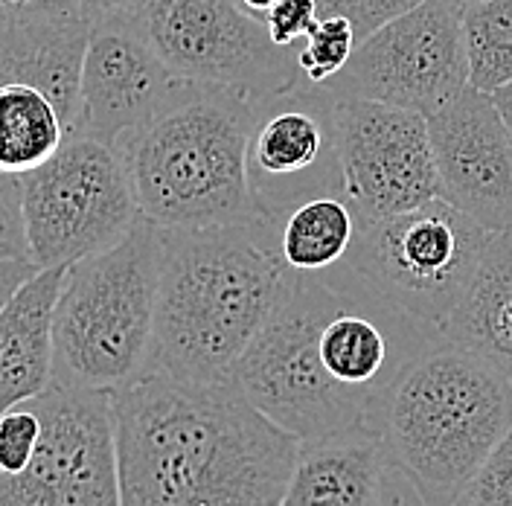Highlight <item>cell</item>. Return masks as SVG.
I'll use <instances>...</instances> for the list:
<instances>
[{
  "label": "cell",
  "instance_id": "cell-15",
  "mask_svg": "<svg viewBox=\"0 0 512 506\" xmlns=\"http://www.w3.org/2000/svg\"><path fill=\"white\" fill-rule=\"evenodd\" d=\"M184 88L187 79L160 59L137 18L94 24L82 76V114L70 134H91L117 146L128 131L158 117Z\"/></svg>",
  "mask_w": 512,
  "mask_h": 506
},
{
  "label": "cell",
  "instance_id": "cell-2",
  "mask_svg": "<svg viewBox=\"0 0 512 506\" xmlns=\"http://www.w3.org/2000/svg\"><path fill=\"white\" fill-rule=\"evenodd\" d=\"M123 506H283L300 440L236 381L149 373L114 393Z\"/></svg>",
  "mask_w": 512,
  "mask_h": 506
},
{
  "label": "cell",
  "instance_id": "cell-30",
  "mask_svg": "<svg viewBox=\"0 0 512 506\" xmlns=\"http://www.w3.org/2000/svg\"><path fill=\"white\" fill-rule=\"evenodd\" d=\"M79 3H82L85 18L94 27V24L117 21V18H137L149 0H79Z\"/></svg>",
  "mask_w": 512,
  "mask_h": 506
},
{
  "label": "cell",
  "instance_id": "cell-13",
  "mask_svg": "<svg viewBox=\"0 0 512 506\" xmlns=\"http://www.w3.org/2000/svg\"><path fill=\"white\" fill-rule=\"evenodd\" d=\"M248 175L256 216L268 222L309 198L344 192L329 88L300 82L256 105Z\"/></svg>",
  "mask_w": 512,
  "mask_h": 506
},
{
  "label": "cell",
  "instance_id": "cell-10",
  "mask_svg": "<svg viewBox=\"0 0 512 506\" xmlns=\"http://www.w3.org/2000/svg\"><path fill=\"white\" fill-rule=\"evenodd\" d=\"M469 85L463 6L422 0L358 41L350 64L323 88L338 99H376L431 117Z\"/></svg>",
  "mask_w": 512,
  "mask_h": 506
},
{
  "label": "cell",
  "instance_id": "cell-8",
  "mask_svg": "<svg viewBox=\"0 0 512 506\" xmlns=\"http://www.w3.org/2000/svg\"><path fill=\"white\" fill-rule=\"evenodd\" d=\"M21 192L41 268L108 251L143 219L120 152L91 134H67L56 158L21 175Z\"/></svg>",
  "mask_w": 512,
  "mask_h": 506
},
{
  "label": "cell",
  "instance_id": "cell-25",
  "mask_svg": "<svg viewBox=\"0 0 512 506\" xmlns=\"http://www.w3.org/2000/svg\"><path fill=\"white\" fill-rule=\"evenodd\" d=\"M41 443V416L30 402H21L0 419V472L18 475L24 472L35 457Z\"/></svg>",
  "mask_w": 512,
  "mask_h": 506
},
{
  "label": "cell",
  "instance_id": "cell-11",
  "mask_svg": "<svg viewBox=\"0 0 512 506\" xmlns=\"http://www.w3.org/2000/svg\"><path fill=\"white\" fill-rule=\"evenodd\" d=\"M30 405L41 443L24 472L0 477V506H123L114 393L50 384Z\"/></svg>",
  "mask_w": 512,
  "mask_h": 506
},
{
  "label": "cell",
  "instance_id": "cell-27",
  "mask_svg": "<svg viewBox=\"0 0 512 506\" xmlns=\"http://www.w3.org/2000/svg\"><path fill=\"white\" fill-rule=\"evenodd\" d=\"M422 0H318L320 15H344L355 24L358 41L384 27L387 21L399 18L402 12L419 6Z\"/></svg>",
  "mask_w": 512,
  "mask_h": 506
},
{
  "label": "cell",
  "instance_id": "cell-16",
  "mask_svg": "<svg viewBox=\"0 0 512 506\" xmlns=\"http://www.w3.org/2000/svg\"><path fill=\"white\" fill-rule=\"evenodd\" d=\"M396 469L379 434H341L300 445L283 506H402Z\"/></svg>",
  "mask_w": 512,
  "mask_h": 506
},
{
  "label": "cell",
  "instance_id": "cell-22",
  "mask_svg": "<svg viewBox=\"0 0 512 506\" xmlns=\"http://www.w3.org/2000/svg\"><path fill=\"white\" fill-rule=\"evenodd\" d=\"M463 35L472 88L495 94L512 85V0L466 3Z\"/></svg>",
  "mask_w": 512,
  "mask_h": 506
},
{
  "label": "cell",
  "instance_id": "cell-26",
  "mask_svg": "<svg viewBox=\"0 0 512 506\" xmlns=\"http://www.w3.org/2000/svg\"><path fill=\"white\" fill-rule=\"evenodd\" d=\"M457 506H512V425L472 477Z\"/></svg>",
  "mask_w": 512,
  "mask_h": 506
},
{
  "label": "cell",
  "instance_id": "cell-3",
  "mask_svg": "<svg viewBox=\"0 0 512 506\" xmlns=\"http://www.w3.org/2000/svg\"><path fill=\"white\" fill-rule=\"evenodd\" d=\"M288 274L268 219L160 227L155 370L198 384L233 379L274 315Z\"/></svg>",
  "mask_w": 512,
  "mask_h": 506
},
{
  "label": "cell",
  "instance_id": "cell-7",
  "mask_svg": "<svg viewBox=\"0 0 512 506\" xmlns=\"http://www.w3.org/2000/svg\"><path fill=\"white\" fill-rule=\"evenodd\" d=\"M489 236L492 230L437 198L396 216L361 219L344 265L443 332L472 285Z\"/></svg>",
  "mask_w": 512,
  "mask_h": 506
},
{
  "label": "cell",
  "instance_id": "cell-29",
  "mask_svg": "<svg viewBox=\"0 0 512 506\" xmlns=\"http://www.w3.org/2000/svg\"><path fill=\"white\" fill-rule=\"evenodd\" d=\"M79 0H0V21L3 24H24V21H62L79 18Z\"/></svg>",
  "mask_w": 512,
  "mask_h": 506
},
{
  "label": "cell",
  "instance_id": "cell-14",
  "mask_svg": "<svg viewBox=\"0 0 512 506\" xmlns=\"http://www.w3.org/2000/svg\"><path fill=\"white\" fill-rule=\"evenodd\" d=\"M448 204L486 230H512V134L492 94L466 88L428 117Z\"/></svg>",
  "mask_w": 512,
  "mask_h": 506
},
{
  "label": "cell",
  "instance_id": "cell-24",
  "mask_svg": "<svg viewBox=\"0 0 512 506\" xmlns=\"http://www.w3.org/2000/svg\"><path fill=\"white\" fill-rule=\"evenodd\" d=\"M358 47L355 24L344 15H320V21L297 47V64L306 82L326 85L332 82L347 64Z\"/></svg>",
  "mask_w": 512,
  "mask_h": 506
},
{
  "label": "cell",
  "instance_id": "cell-32",
  "mask_svg": "<svg viewBox=\"0 0 512 506\" xmlns=\"http://www.w3.org/2000/svg\"><path fill=\"white\" fill-rule=\"evenodd\" d=\"M454 3H460V6H466V3H475V0H454Z\"/></svg>",
  "mask_w": 512,
  "mask_h": 506
},
{
  "label": "cell",
  "instance_id": "cell-1",
  "mask_svg": "<svg viewBox=\"0 0 512 506\" xmlns=\"http://www.w3.org/2000/svg\"><path fill=\"white\" fill-rule=\"evenodd\" d=\"M440 338L347 265L291 271L233 381L300 443L376 434L390 393Z\"/></svg>",
  "mask_w": 512,
  "mask_h": 506
},
{
  "label": "cell",
  "instance_id": "cell-5",
  "mask_svg": "<svg viewBox=\"0 0 512 506\" xmlns=\"http://www.w3.org/2000/svg\"><path fill=\"white\" fill-rule=\"evenodd\" d=\"M510 425V376L440 338L396 384L376 434L419 506H457Z\"/></svg>",
  "mask_w": 512,
  "mask_h": 506
},
{
  "label": "cell",
  "instance_id": "cell-28",
  "mask_svg": "<svg viewBox=\"0 0 512 506\" xmlns=\"http://www.w3.org/2000/svg\"><path fill=\"white\" fill-rule=\"evenodd\" d=\"M320 21V6L318 0H277L274 9L268 12L265 24L271 38L288 47V50H297L306 35L312 32V27Z\"/></svg>",
  "mask_w": 512,
  "mask_h": 506
},
{
  "label": "cell",
  "instance_id": "cell-31",
  "mask_svg": "<svg viewBox=\"0 0 512 506\" xmlns=\"http://www.w3.org/2000/svg\"><path fill=\"white\" fill-rule=\"evenodd\" d=\"M492 99H495V105H498V111H501V117H504V123H507V128H510L512 134V85L495 91Z\"/></svg>",
  "mask_w": 512,
  "mask_h": 506
},
{
  "label": "cell",
  "instance_id": "cell-12",
  "mask_svg": "<svg viewBox=\"0 0 512 506\" xmlns=\"http://www.w3.org/2000/svg\"><path fill=\"white\" fill-rule=\"evenodd\" d=\"M335 137L344 195L361 219L396 216L443 198L425 114L376 99L335 96Z\"/></svg>",
  "mask_w": 512,
  "mask_h": 506
},
{
  "label": "cell",
  "instance_id": "cell-20",
  "mask_svg": "<svg viewBox=\"0 0 512 506\" xmlns=\"http://www.w3.org/2000/svg\"><path fill=\"white\" fill-rule=\"evenodd\" d=\"M277 227L283 262L294 274H326L347 262L361 230V216L344 192L318 195L291 207Z\"/></svg>",
  "mask_w": 512,
  "mask_h": 506
},
{
  "label": "cell",
  "instance_id": "cell-9",
  "mask_svg": "<svg viewBox=\"0 0 512 506\" xmlns=\"http://www.w3.org/2000/svg\"><path fill=\"white\" fill-rule=\"evenodd\" d=\"M137 27L181 79L227 88L254 105L306 82L297 50L280 47L239 0H149Z\"/></svg>",
  "mask_w": 512,
  "mask_h": 506
},
{
  "label": "cell",
  "instance_id": "cell-6",
  "mask_svg": "<svg viewBox=\"0 0 512 506\" xmlns=\"http://www.w3.org/2000/svg\"><path fill=\"white\" fill-rule=\"evenodd\" d=\"M158 285L160 227L149 219L73 262L56 309L53 384L120 393L155 373Z\"/></svg>",
  "mask_w": 512,
  "mask_h": 506
},
{
  "label": "cell",
  "instance_id": "cell-17",
  "mask_svg": "<svg viewBox=\"0 0 512 506\" xmlns=\"http://www.w3.org/2000/svg\"><path fill=\"white\" fill-rule=\"evenodd\" d=\"M91 44L85 15L62 21H0V76L3 85H30L62 114L67 134L82 114V76Z\"/></svg>",
  "mask_w": 512,
  "mask_h": 506
},
{
  "label": "cell",
  "instance_id": "cell-4",
  "mask_svg": "<svg viewBox=\"0 0 512 506\" xmlns=\"http://www.w3.org/2000/svg\"><path fill=\"white\" fill-rule=\"evenodd\" d=\"M256 105L227 88L187 82L158 117L114 146L143 219L166 230L256 219L248 146Z\"/></svg>",
  "mask_w": 512,
  "mask_h": 506
},
{
  "label": "cell",
  "instance_id": "cell-21",
  "mask_svg": "<svg viewBox=\"0 0 512 506\" xmlns=\"http://www.w3.org/2000/svg\"><path fill=\"white\" fill-rule=\"evenodd\" d=\"M0 169L27 175L59 155L67 140L59 108L30 85L0 88Z\"/></svg>",
  "mask_w": 512,
  "mask_h": 506
},
{
  "label": "cell",
  "instance_id": "cell-19",
  "mask_svg": "<svg viewBox=\"0 0 512 506\" xmlns=\"http://www.w3.org/2000/svg\"><path fill=\"white\" fill-rule=\"evenodd\" d=\"M443 338L483 355L512 379V230H495Z\"/></svg>",
  "mask_w": 512,
  "mask_h": 506
},
{
  "label": "cell",
  "instance_id": "cell-23",
  "mask_svg": "<svg viewBox=\"0 0 512 506\" xmlns=\"http://www.w3.org/2000/svg\"><path fill=\"white\" fill-rule=\"evenodd\" d=\"M41 271L30 245V230L24 219L21 175L3 172L0 181V288L9 300L21 285Z\"/></svg>",
  "mask_w": 512,
  "mask_h": 506
},
{
  "label": "cell",
  "instance_id": "cell-18",
  "mask_svg": "<svg viewBox=\"0 0 512 506\" xmlns=\"http://www.w3.org/2000/svg\"><path fill=\"white\" fill-rule=\"evenodd\" d=\"M67 268H41L0 312V408L9 411L41 396L53 384L56 309Z\"/></svg>",
  "mask_w": 512,
  "mask_h": 506
}]
</instances>
